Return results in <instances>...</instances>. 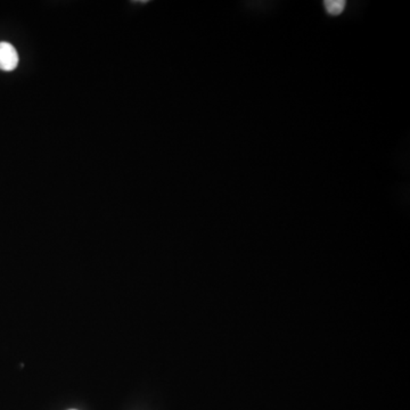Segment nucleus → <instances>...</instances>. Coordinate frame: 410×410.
Wrapping results in <instances>:
<instances>
[{
  "mask_svg": "<svg viewBox=\"0 0 410 410\" xmlns=\"http://www.w3.org/2000/svg\"><path fill=\"white\" fill-rule=\"evenodd\" d=\"M19 64V55L14 46L8 43H0V69L13 71Z\"/></svg>",
  "mask_w": 410,
  "mask_h": 410,
  "instance_id": "1",
  "label": "nucleus"
},
{
  "mask_svg": "<svg viewBox=\"0 0 410 410\" xmlns=\"http://www.w3.org/2000/svg\"><path fill=\"white\" fill-rule=\"evenodd\" d=\"M347 6V1L344 0H326L324 1V8L326 13L331 17H338L343 13Z\"/></svg>",
  "mask_w": 410,
  "mask_h": 410,
  "instance_id": "2",
  "label": "nucleus"
},
{
  "mask_svg": "<svg viewBox=\"0 0 410 410\" xmlns=\"http://www.w3.org/2000/svg\"><path fill=\"white\" fill-rule=\"evenodd\" d=\"M72 410H74V409H72Z\"/></svg>",
  "mask_w": 410,
  "mask_h": 410,
  "instance_id": "3",
  "label": "nucleus"
}]
</instances>
